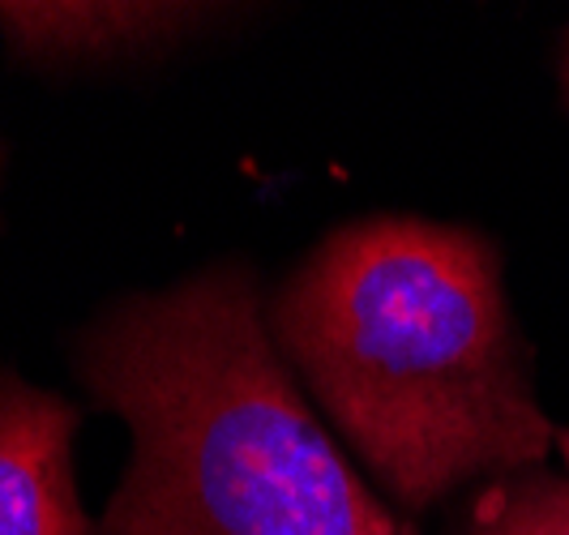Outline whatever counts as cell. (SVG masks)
I'll use <instances>...</instances> for the list:
<instances>
[{"mask_svg": "<svg viewBox=\"0 0 569 535\" xmlns=\"http://www.w3.org/2000/svg\"><path fill=\"white\" fill-rule=\"evenodd\" d=\"M270 338L402 514L531 472L552 424L485 231L369 215L326 231L274 291Z\"/></svg>", "mask_w": 569, "mask_h": 535, "instance_id": "obj_1", "label": "cell"}, {"mask_svg": "<svg viewBox=\"0 0 569 535\" xmlns=\"http://www.w3.org/2000/svg\"><path fill=\"white\" fill-rule=\"evenodd\" d=\"M73 368L129 428L94 535H416L317 420L244 261L108 305Z\"/></svg>", "mask_w": 569, "mask_h": 535, "instance_id": "obj_2", "label": "cell"}, {"mask_svg": "<svg viewBox=\"0 0 569 535\" xmlns=\"http://www.w3.org/2000/svg\"><path fill=\"white\" fill-rule=\"evenodd\" d=\"M223 4H154V0H0V43L30 69H99L168 57L198 39Z\"/></svg>", "mask_w": 569, "mask_h": 535, "instance_id": "obj_3", "label": "cell"}, {"mask_svg": "<svg viewBox=\"0 0 569 535\" xmlns=\"http://www.w3.org/2000/svg\"><path fill=\"white\" fill-rule=\"evenodd\" d=\"M82 412L0 368V535H94L78 493Z\"/></svg>", "mask_w": 569, "mask_h": 535, "instance_id": "obj_4", "label": "cell"}, {"mask_svg": "<svg viewBox=\"0 0 569 535\" xmlns=\"http://www.w3.org/2000/svg\"><path fill=\"white\" fill-rule=\"evenodd\" d=\"M462 535H569V479L536 467L492 479L471 502Z\"/></svg>", "mask_w": 569, "mask_h": 535, "instance_id": "obj_5", "label": "cell"}, {"mask_svg": "<svg viewBox=\"0 0 569 535\" xmlns=\"http://www.w3.org/2000/svg\"><path fill=\"white\" fill-rule=\"evenodd\" d=\"M561 78H566V99H569V43H566V65H561Z\"/></svg>", "mask_w": 569, "mask_h": 535, "instance_id": "obj_6", "label": "cell"}, {"mask_svg": "<svg viewBox=\"0 0 569 535\" xmlns=\"http://www.w3.org/2000/svg\"><path fill=\"white\" fill-rule=\"evenodd\" d=\"M0 171H4V141H0Z\"/></svg>", "mask_w": 569, "mask_h": 535, "instance_id": "obj_7", "label": "cell"}]
</instances>
